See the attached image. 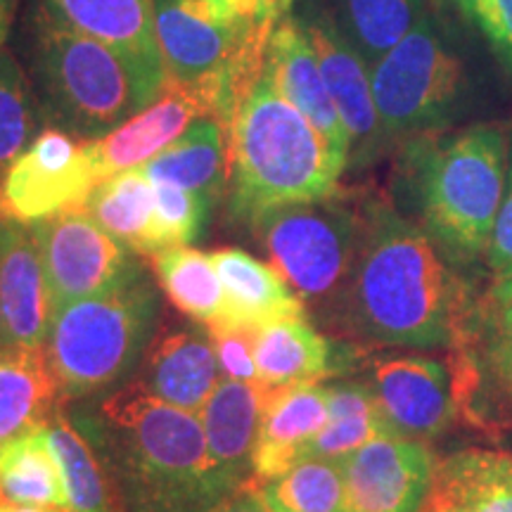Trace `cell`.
Returning a JSON list of instances; mask_svg holds the SVG:
<instances>
[{
    "label": "cell",
    "instance_id": "41",
    "mask_svg": "<svg viewBox=\"0 0 512 512\" xmlns=\"http://www.w3.org/2000/svg\"><path fill=\"white\" fill-rule=\"evenodd\" d=\"M209 512H266V508L259 503V498H256L252 491L240 489L238 494L223 498V501L219 505H214Z\"/></svg>",
    "mask_w": 512,
    "mask_h": 512
},
{
    "label": "cell",
    "instance_id": "37",
    "mask_svg": "<svg viewBox=\"0 0 512 512\" xmlns=\"http://www.w3.org/2000/svg\"><path fill=\"white\" fill-rule=\"evenodd\" d=\"M209 337L214 344L219 370L226 380L259 384V373L254 363V337L256 330L240 328L230 323H211Z\"/></svg>",
    "mask_w": 512,
    "mask_h": 512
},
{
    "label": "cell",
    "instance_id": "42",
    "mask_svg": "<svg viewBox=\"0 0 512 512\" xmlns=\"http://www.w3.org/2000/svg\"><path fill=\"white\" fill-rule=\"evenodd\" d=\"M491 299H494V302H505V299H512V268L503 275V278L494 280Z\"/></svg>",
    "mask_w": 512,
    "mask_h": 512
},
{
    "label": "cell",
    "instance_id": "27",
    "mask_svg": "<svg viewBox=\"0 0 512 512\" xmlns=\"http://www.w3.org/2000/svg\"><path fill=\"white\" fill-rule=\"evenodd\" d=\"M83 209L136 254L155 256L166 249L157 226L155 188L143 166L102 181L83 202Z\"/></svg>",
    "mask_w": 512,
    "mask_h": 512
},
{
    "label": "cell",
    "instance_id": "6",
    "mask_svg": "<svg viewBox=\"0 0 512 512\" xmlns=\"http://www.w3.org/2000/svg\"><path fill=\"white\" fill-rule=\"evenodd\" d=\"M273 27L230 22L209 0H157V43L164 86L197 100L204 117L230 133L256 81Z\"/></svg>",
    "mask_w": 512,
    "mask_h": 512
},
{
    "label": "cell",
    "instance_id": "26",
    "mask_svg": "<svg viewBox=\"0 0 512 512\" xmlns=\"http://www.w3.org/2000/svg\"><path fill=\"white\" fill-rule=\"evenodd\" d=\"M60 389L43 349H0V448L48 425Z\"/></svg>",
    "mask_w": 512,
    "mask_h": 512
},
{
    "label": "cell",
    "instance_id": "4",
    "mask_svg": "<svg viewBox=\"0 0 512 512\" xmlns=\"http://www.w3.org/2000/svg\"><path fill=\"white\" fill-rule=\"evenodd\" d=\"M344 169L311 121L261 76L228 133L230 216L249 223L266 209L323 200Z\"/></svg>",
    "mask_w": 512,
    "mask_h": 512
},
{
    "label": "cell",
    "instance_id": "44",
    "mask_svg": "<svg viewBox=\"0 0 512 512\" xmlns=\"http://www.w3.org/2000/svg\"><path fill=\"white\" fill-rule=\"evenodd\" d=\"M0 512H53V510L41 508V505H17V503L0 501ZM60 512H64V510H60Z\"/></svg>",
    "mask_w": 512,
    "mask_h": 512
},
{
    "label": "cell",
    "instance_id": "12",
    "mask_svg": "<svg viewBox=\"0 0 512 512\" xmlns=\"http://www.w3.org/2000/svg\"><path fill=\"white\" fill-rule=\"evenodd\" d=\"M368 387L394 437L415 441L444 434L465 403L458 368L430 356H377Z\"/></svg>",
    "mask_w": 512,
    "mask_h": 512
},
{
    "label": "cell",
    "instance_id": "22",
    "mask_svg": "<svg viewBox=\"0 0 512 512\" xmlns=\"http://www.w3.org/2000/svg\"><path fill=\"white\" fill-rule=\"evenodd\" d=\"M211 259L226 297L221 323L259 330L275 320L306 316L304 304L271 264L233 247L211 252Z\"/></svg>",
    "mask_w": 512,
    "mask_h": 512
},
{
    "label": "cell",
    "instance_id": "19",
    "mask_svg": "<svg viewBox=\"0 0 512 512\" xmlns=\"http://www.w3.org/2000/svg\"><path fill=\"white\" fill-rule=\"evenodd\" d=\"M328 425V396L320 384L266 392L252 456V489L283 475L304 458L306 448Z\"/></svg>",
    "mask_w": 512,
    "mask_h": 512
},
{
    "label": "cell",
    "instance_id": "33",
    "mask_svg": "<svg viewBox=\"0 0 512 512\" xmlns=\"http://www.w3.org/2000/svg\"><path fill=\"white\" fill-rule=\"evenodd\" d=\"M50 446L60 465L69 512H112L105 484V465L72 420L53 413L46 425Z\"/></svg>",
    "mask_w": 512,
    "mask_h": 512
},
{
    "label": "cell",
    "instance_id": "31",
    "mask_svg": "<svg viewBox=\"0 0 512 512\" xmlns=\"http://www.w3.org/2000/svg\"><path fill=\"white\" fill-rule=\"evenodd\" d=\"M157 280L169 302L197 323L223 318L226 297L211 254L192 247H171L152 256Z\"/></svg>",
    "mask_w": 512,
    "mask_h": 512
},
{
    "label": "cell",
    "instance_id": "10",
    "mask_svg": "<svg viewBox=\"0 0 512 512\" xmlns=\"http://www.w3.org/2000/svg\"><path fill=\"white\" fill-rule=\"evenodd\" d=\"M41 249L53 311L110 292L145 273L138 254L107 233L83 207L29 223Z\"/></svg>",
    "mask_w": 512,
    "mask_h": 512
},
{
    "label": "cell",
    "instance_id": "24",
    "mask_svg": "<svg viewBox=\"0 0 512 512\" xmlns=\"http://www.w3.org/2000/svg\"><path fill=\"white\" fill-rule=\"evenodd\" d=\"M254 363L264 392L318 384L335 370L330 342L306 316L275 320L256 330Z\"/></svg>",
    "mask_w": 512,
    "mask_h": 512
},
{
    "label": "cell",
    "instance_id": "11",
    "mask_svg": "<svg viewBox=\"0 0 512 512\" xmlns=\"http://www.w3.org/2000/svg\"><path fill=\"white\" fill-rule=\"evenodd\" d=\"M100 178L86 140L62 128H46L0 181V214L36 223L57 211L83 207Z\"/></svg>",
    "mask_w": 512,
    "mask_h": 512
},
{
    "label": "cell",
    "instance_id": "39",
    "mask_svg": "<svg viewBox=\"0 0 512 512\" xmlns=\"http://www.w3.org/2000/svg\"><path fill=\"white\" fill-rule=\"evenodd\" d=\"M484 261L486 266H489V271L494 273V280L503 278V275L512 268V162L508 181H505L501 211H498V219L494 233H491Z\"/></svg>",
    "mask_w": 512,
    "mask_h": 512
},
{
    "label": "cell",
    "instance_id": "20",
    "mask_svg": "<svg viewBox=\"0 0 512 512\" xmlns=\"http://www.w3.org/2000/svg\"><path fill=\"white\" fill-rule=\"evenodd\" d=\"M266 392L259 384H245L221 377L214 394L200 413L204 437L216 482L223 494L233 496L245 489V477L252 472L256 434Z\"/></svg>",
    "mask_w": 512,
    "mask_h": 512
},
{
    "label": "cell",
    "instance_id": "16",
    "mask_svg": "<svg viewBox=\"0 0 512 512\" xmlns=\"http://www.w3.org/2000/svg\"><path fill=\"white\" fill-rule=\"evenodd\" d=\"M264 76L294 110L311 121V126L328 143L332 155L349 166V136L299 17L285 15L273 27L266 46Z\"/></svg>",
    "mask_w": 512,
    "mask_h": 512
},
{
    "label": "cell",
    "instance_id": "46",
    "mask_svg": "<svg viewBox=\"0 0 512 512\" xmlns=\"http://www.w3.org/2000/svg\"><path fill=\"white\" fill-rule=\"evenodd\" d=\"M275 3H278L280 12H283V15H287V10L292 8V3H294V0H275Z\"/></svg>",
    "mask_w": 512,
    "mask_h": 512
},
{
    "label": "cell",
    "instance_id": "9",
    "mask_svg": "<svg viewBox=\"0 0 512 512\" xmlns=\"http://www.w3.org/2000/svg\"><path fill=\"white\" fill-rule=\"evenodd\" d=\"M389 143L444 131L465 100V69L427 15L370 69Z\"/></svg>",
    "mask_w": 512,
    "mask_h": 512
},
{
    "label": "cell",
    "instance_id": "17",
    "mask_svg": "<svg viewBox=\"0 0 512 512\" xmlns=\"http://www.w3.org/2000/svg\"><path fill=\"white\" fill-rule=\"evenodd\" d=\"M0 309L8 347H46L53 299L41 249L29 223L0 221Z\"/></svg>",
    "mask_w": 512,
    "mask_h": 512
},
{
    "label": "cell",
    "instance_id": "36",
    "mask_svg": "<svg viewBox=\"0 0 512 512\" xmlns=\"http://www.w3.org/2000/svg\"><path fill=\"white\" fill-rule=\"evenodd\" d=\"M152 188H155L159 235L166 249L188 247L200 238L211 214V204L171 181H152Z\"/></svg>",
    "mask_w": 512,
    "mask_h": 512
},
{
    "label": "cell",
    "instance_id": "32",
    "mask_svg": "<svg viewBox=\"0 0 512 512\" xmlns=\"http://www.w3.org/2000/svg\"><path fill=\"white\" fill-rule=\"evenodd\" d=\"M266 512H347L339 460L302 458L283 475L252 486Z\"/></svg>",
    "mask_w": 512,
    "mask_h": 512
},
{
    "label": "cell",
    "instance_id": "14",
    "mask_svg": "<svg viewBox=\"0 0 512 512\" xmlns=\"http://www.w3.org/2000/svg\"><path fill=\"white\" fill-rule=\"evenodd\" d=\"M437 460L425 441L373 439L342 460L347 512H422Z\"/></svg>",
    "mask_w": 512,
    "mask_h": 512
},
{
    "label": "cell",
    "instance_id": "47",
    "mask_svg": "<svg viewBox=\"0 0 512 512\" xmlns=\"http://www.w3.org/2000/svg\"><path fill=\"white\" fill-rule=\"evenodd\" d=\"M0 221H3V214H0Z\"/></svg>",
    "mask_w": 512,
    "mask_h": 512
},
{
    "label": "cell",
    "instance_id": "13",
    "mask_svg": "<svg viewBox=\"0 0 512 512\" xmlns=\"http://www.w3.org/2000/svg\"><path fill=\"white\" fill-rule=\"evenodd\" d=\"M299 22L309 36L313 53L318 57L320 74L349 136V164L361 169L377 162L392 143L377 114L370 67L351 48L330 15L309 12L299 17Z\"/></svg>",
    "mask_w": 512,
    "mask_h": 512
},
{
    "label": "cell",
    "instance_id": "1",
    "mask_svg": "<svg viewBox=\"0 0 512 512\" xmlns=\"http://www.w3.org/2000/svg\"><path fill=\"white\" fill-rule=\"evenodd\" d=\"M470 287L430 235L384 197L361 204V233L337 325L401 349H458L475 332Z\"/></svg>",
    "mask_w": 512,
    "mask_h": 512
},
{
    "label": "cell",
    "instance_id": "2",
    "mask_svg": "<svg viewBox=\"0 0 512 512\" xmlns=\"http://www.w3.org/2000/svg\"><path fill=\"white\" fill-rule=\"evenodd\" d=\"M69 420L91 441L128 512H209L226 498L200 415L155 399L138 380Z\"/></svg>",
    "mask_w": 512,
    "mask_h": 512
},
{
    "label": "cell",
    "instance_id": "8",
    "mask_svg": "<svg viewBox=\"0 0 512 512\" xmlns=\"http://www.w3.org/2000/svg\"><path fill=\"white\" fill-rule=\"evenodd\" d=\"M247 226L304 309L337 325L356 259L361 207L335 192L323 200L266 209Z\"/></svg>",
    "mask_w": 512,
    "mask_h": 512
},
{
    "label": "cell",
    "instance_id": "40",
    "mask_svg": "<svg viewBox=\"0 0 512 512\" xmlns=\"http://www.w3.org/2000/svg\"><path fill=\"white\" fill-rule=\"evenodd\" d=\"M209 3L230 22L275 27L285 17L275 0H209Z\"/></svg>",
    "mask_w": 512,
    "mask_h": 512
},
{
    "label": "cell",
    "instance_id": "7",
    "mask_svg": "<svg viewBox=\"0 0 512 512\" xmlns=\"http://www.w3.org/2000/svg\"><path fill=\"white\" fill-rule=\"evenodd\" d=\"M31 69L46 114L81 140H98L145 110L131 67L38 3L31 15Z\"/></svg>",
    "mask_w": 512,
    "mask_h": 512
},
{
    "label": "cell",
    "instance_id": "45",
    "mask_svg": "<svg viewBox=\"0 0 512 512\" xmlns=\"http://www.w3.org/2000/svg\"><path fill=\"white\" fill-rule=\"evenodd\" d=\"M0 349H8V337H5V323H3V309H0Z\"/></svg>",
    "mask_w": 512,
    "mask_h": 512
},
{
    "label": "cell",
    "instance_id": "5",
    "mask_svg": "<svg viewBox=\"0 0 512 512\" xmlns=\"http://www.w3.org/2000/svg\"><path fill=\"white\" fill-rule=\"evenodd\" d=\"M157 318L159 297L147 273L57 306L43 351L60 399H88L131 377L155 339Z\"/></svg>",
    "mask_w": 512,
    "mask_h": 512
},
{
    "label": "cell",
    "instance_id": "30",
    "mask_svg": "<svg viewBox=\"0 0 512 512\" xmlns=\"http://www.w3.org/2000/svg\"><path fill=\"white\" fill-rule=\"evenodd\" d=\"M427 15V0H339L332 19L373 69Z\"/></svg>",
    "mask_w": 512,
    "mask_h": 512
},
{
    "label": "cell",
    "instance_id": "29",
    "mask_svg": "<svg viewBox=\"0 0 512 512\" xmlns=\"http://www.w3.org/2000/svg\"><path fill=\"white\" fill-rule=\"evenodd\" d=\"M328 396V425L311 441L304 458H349L373 439L394 437L384 422L368 384L339 382L325 387Z\"/></svg>",
    "mask_w": 512,
    "mask_h": 512
},
{
    "label": "cell",
    "instance_id": "28",
    "mask_svg": "<svg viewBox=\"0 0 512 512\" xmlns=\"http://www.w3.org/2000/svg\"><path fill=\"white\" fill-rule=\"evenodd\" d=\"M0 496L8 503L69 512L46 425L0 448Z\"/></svg>",
    "mask_w": 512,
    "mask_h": 512
},
{
    "label": "cell",
    "instance_id": "43",
    "mask_svg": "<svg viewBox=\"0 0 512 512\" xmlns=\"http://www.w3.org/2000/svg\"><path fill=\"white\" fill-rule=\"evenodd\" d=\"M10 8H12V0H0V50H3L5 38H8Z\"/></svg>",
    "mask_w": 512,
    "mask_h": 512
},
{
    "label": "cell",
    "instance_id": "21",
    "mask_svg": "<svg viewBox=\"0 0 512 512\" xmlns=\"http://www.w3.org/2000/svg\"><path fill=\"white\" fill-rule=\"evenodd\" d=\"M138 382L155 399L200 415L221 382L211 337L197 330H174L152 339Z\"/></svg>",
    "mask_w": 512,
    "mask_h": 512
},
{
    "label": "cell",
    "instance_id": "38",
    "mask_svg": "<svg viewBox=\"0 0 512 512\" xmlns=\"http://www.w3.org/2000/svg\"><path fill=\"white\" fill-rule=\"evenodd\" d=\"M512 76V0H453Z\"/></svg>",
    "mask_w": 512,
    "mask_h": 512
},
{
    "label": "cell",
    "instance_id": "3",
    "mask_svg": "<svg viewBox=\"0 0 512 512\" xmlns=\"http://www.w3.org/2000/svg\"><path fill=\"white\" fill-rule=\"evenodd\" d=\"M505 147L496 124L406 140L401 171L418 226L458 271L475 266L489 249L505 192Z\"/></svg>",
    "mask_w": 512,
    "mask_h": 512
},
{
    "label": "cell",
    "instance_id": "35",
    "mask_svg": "<svg viewBox=\"0 0 512 512\" xmlns=\"http://www.w3.org/2000/svg\"><path fill=\"white\" fill-rule=\"evenodd\" d=\"M494 304V316L477 332V356L470 361V368H465L472 387L482 389L491 415L512 420V299Z\"/></svg>",
    "mask_w": 512,
    "mask_h": 512
},
{
    "label": "cell",
    "instance_id": "34",
    "mask_svg": "<svg viewBox=\"0 0 512 512\" xmlns=\"http://www.w3.org/2000/svg\"><path fill=\"white\" fill-rule=\"evenodd\" d=\"M43 119L46 110L22 64L8 50H0V181L46 131Z\"/></svg>",
    "mask_w": 512,
    "mask_h": 512
},
{
    "label": "cell",
    "instance_id": "25",
    "mask_svg": "<svg viewBox=\"0 0 512 512\" xmlns=\"http://www.w3.org/2000/svg\"><path fill=\"white\" fill-rule=\"evenodd\" d=\"M143 171L150 181L181 185L214 207L228 190V131L211 117L192 121Z\"/></svg>",
    "mask_w": 512,
    "mask_h": 512
},
{
    "label": "cell",
    "instance_id": "18",
    "mask_svg": "<svg viewBox=\"0 0 512 512\" xmlns=\"http://www.w3.org/2000/svg\"><path fill=\"white\" fill-rule=\"evenodd\" d=\"M197 119H204L197 100L178 88L164 86L162 95L143 112L133 114L107 136L86 140L100 183L110 176L145 166L178 136H183Z\"/></svg>",
    "mask_w": 512,
    "mask_h": 512
},
{
    "label": "cell",
    "instance_id": "23",
    "mask_svg": "<svg viewBox=\"0 0 512 512\" xmlns=\"http://www.w3.org/2000/svg\"><path fill=\"white\" fill-rule=\"evenodd\" d=\"M422 512H512V456L467 448L441 460Z\"/></svg>",
    "mask_w": 512,
    "mask_h": 512
},
{
    "label": "cell",
    "instance_id": "15",
    "mask_svg": "<svg viewBox=\"0 0 512 512\" xmlns=\"http://www.w3.org/2000/svg\"><path fill=\"white\" fill-rule=\"evenodd\" d=\"M64 24L110 46L136 76L145 105L164 88L157 43V0H41Z\"/></svg>",
    "mask_w": 512,
    "mask_h": 512
}]
</instances>
